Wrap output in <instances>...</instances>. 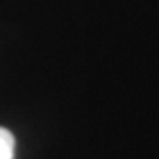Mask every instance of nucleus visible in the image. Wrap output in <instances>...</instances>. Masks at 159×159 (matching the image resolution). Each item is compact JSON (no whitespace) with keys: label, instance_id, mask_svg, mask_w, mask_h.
Listing matches in <instances>:
<instances>
[{"label":"nucleus","instance_id":"nucleus-1","mask_svg":"<svg viewBox=\"0 0 159 159\" xmlns=\"http://www.w3.org/2000/svg\"><path fill=\"white\" fill-rule=\"evenodd\" d=\"M14 136L6 127H0V159H14Z\"/></svg>","mask_w":159,"mask_h":159}]
</instances>
